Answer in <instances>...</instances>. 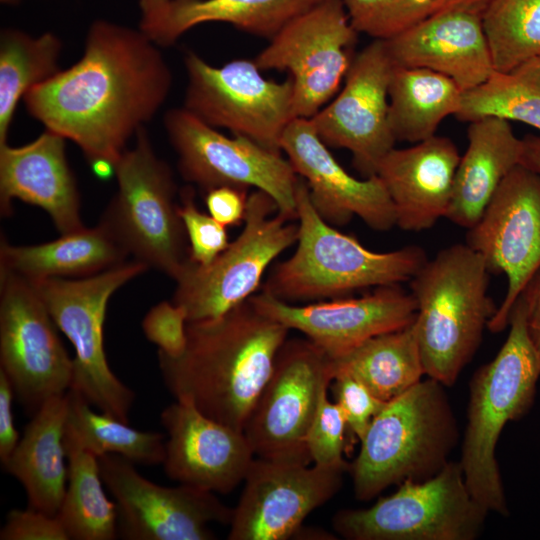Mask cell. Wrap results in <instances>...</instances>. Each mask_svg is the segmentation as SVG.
Here are the masks:
<instances>
[{
    "label": "cell",
    "instance_id": "47",
    "mask_svg": "<svg viewBox=\"0 0 540 540\" xmlns=\"http://www.w3.org/2000/svg\"><path fill=\"white\" fill-rule=\"evenodd\" d=\"M489 0H428L431 14L447 10H472L482 13Z\"/></svg>",
    "mask_w": 540,
    "mask_h": 540
},
{
    "label": "cell",
    "instance_id": "23",
    "mask_svg": "<svg viewBox=\"0 0 540 540\" xmlns=\"http://www.w3.org/2000/svg\"><path fill=\"white\" fill-rule=\"evenodd\" d=\"M384 41L394 66L440 73L463 92L483 83L495 70L477 11L433 13Z\"/></svg>",
    "mask_w": 540,
    "mask_h": 540
},
{
    "label": "cell",
    "instance_id": "9",
    "mask_svg": "<svg viewBox=\"0 0 540 540\" xmlns=\"http://www.w3.org/2000/svg\"><path fill=\"white\" fill-rule=\"evenodd\" d=\"M488 513L471 495L459 461H448L368 508L339 510L332 526L348 540H473Z\"/></svg>",
    "mask_w": 540,
    "mask_h": 540
},
{
    "label": "cell",
    "instance_id": "17",
    "mask_svg": "<svg viewBox=\"0 0 540 540\" xmlns=\"http://www.w3.org/2000/svg\"><path fill=\"white\" fill-rule=\"evenodd\" d=\"M104 486L118 513V533L128 540H211L210 523L230 524L233 508L213 492L180 484L161 486L117 454L98 457Z\"/></svg>",
    "mask_w": 540,
    "mask_h": 540
},
{
    "label": "cell",
    "instance_id": "20",
    "mask_svg": "<svg viewBox=\"0 0 540 540\" xmlns=\"http://www.w3.org/2000/svg\"><path fill=\"white\" fill-rule=\"evenodd\" d=\"M265 316L303 333L331 359L340 358L368 339L410 325L417 304L400 284L376 287L360 297L291 304L261 292L250 297Z\"/></svg>",
    "mask_w": 540,
    "mask_h": 540
},
{
    "label": "cell",
    "instance_id": "11",
    "mask_svg": "<svg viewBox=\"0 0 540 540\" xmlns=\"http://www.w3.org/2000/svg\"><path fill=\"white\" fill-rule=\"evenodd\" d=\"M184 108L213 128L229 130L281 152L283 134L295 118L291 79H266L254 59L214 66L194 52L184 57Z\"/></svg>",
    "mask_w": 540,
    "mask_h": 540
},
{
    "label": "cell",
    "instance_id": "21",
    "mask_svg": "<svg viewBox=\"0 0 540 540\" xmlns=\"http://www.w3.org/2000/svg\"><path fill=\"white\" fill-rule=\"evenodd\" d=\"M281 150L305 181L314 208L327 223L343 226L358 216L376 231L396 226L394 206L380 178L350 175L320 139L310 119L290 122Z\"/></svg>",
    "mask_w": 540,
    "mask_h": 540
},
{
    "label": "cell",
    "instance_id": "13",
    "mask_svg": "<svg viewBox=\"0 0 540 540\" xmlns=\"http://www.w3.org/2000/svg\"><path fill=\"white\" fill-rule=\"evenodd\" d=\"M358 32L342 0H323L287 23L254 58L261 71H287L295 118L311 119L340 90Z\"/></svg>",
    "mask_w": 540,
    "mask_h": 540
},
{
    "label": "cell",
    "instance_id": "49",
    "mask_svg": "<svg viewBox=\"0 0 540 540\" xmlns=\"http://www.w3.org/2000/svg\"><path fill=\"white\" fill-rule=\"evenodd\" d=\"M2 1L7 2V1H12V0H2Z\"/></svg>",
    "mask_w": 540,
    "mask_h": 540
},
{
    "label": "cell",
    "instance_id": "36",
    "mask_svg": "<svg viewBox=\"0 0 540 540\" xmlns=\"http://www.w3.org/2000/svg\"><path fill=\"white\" fill-rule=\"evenodd\" d=\"M481 19L496 71L540 58V0H489Z\"/></svg>",
    "mask_w": 540,
    "mask_h": 540
},
{
    "label": "cell",
    "instance_id": "43",
    "mask_svg": "<svg viewBox=\"0 0 540 540\" xmlns=\"http://www.w3.org/2000/svg\"><path fill=\"white\" fill-rule=\"evenodd\" d=\"M248 190L222 186L206 192L205 203L209 214L224 226L239 225L244 221Z\"/></svg>",
    "mask_w": 540,
    "mask_h": 540
},
{
    "label": "cell",
    "instance_id": "50",
    "mask_svg": "<svg viewBox=\"0 0 540 540\" xmlns=\"http://www.w3.org/2000/svg\"><path fill=\"white\" fill-rule=\"evenodd\" d=\"M538 59H539V62H540V58H538Z\"/></svg>",
    "mask_w": 540,
    "mask_h": 540
},
{
    "label": "cell",
    "instance_id": "45",
    "mask_svg": "<svg viewBox=\"0 0 540 540\" xmlns=\"http://www.w3.org/2000/svg\"><path fill=\"white\" fill-rule=\"evenodd\" d=\"M519 296L525 306L527 331L540 360V267Z\"/></svg>",
    "mask_w": 540,
    "mask_h": 540
},
{
    "label": "cell",
    "instance_id": "34",
    "mask_svg": "<svg viewBox=\"0 0 540 540\" xmlns=\"http://www.w3.org/2000/svg\"><path fill=\"white\" fill-rule=\"evenodd\" d=\"M65 433L83 449L100 457L117 454L134 464H162L165 442L161 433L130 427L104 412L97 413L76 391L69 389Z\"/></svg>",
    "mask_w": 540,
    "mask_h": 540
},
{
    "label": "cell",
    "instance_id": "29",
    "mask_svg": "<svg viewBox=\"0 0 540 540\" xmlns=\"http://www.w3.org/2000/svg\"><path fill=\"white\" fill-rule=\"evenodd\" d=\"M323 0H171L147 33L158 46L208 22L228 23L254 36L274 37L287 23Z\"/></svg>",
    "mask_w": 540,
    "mask_h": 540
},
{
    "label": "cell",
    "instance_id": "46",
    "mask_svg": "<svg viewBox=\"0 0 540 540\" xmlns=\"http://www.w3.org/2000/svg\"><path fill=\"white\" fill-rule=\"evenodd\" d=\"M171 0H139L140 29L146 33L160 20Z\"/></svg>",
    "mask_w": 540,
    "mask_h": 540
},
{
    "label": "cell",
    "instance_id": "15",
    "mask_svg": "<svg viewBox=\"0 0 540 540\" xmlns=\"http://www.w3.org/2000/svg\"><path fill=\"white\" fill-rule=\"evenodd\" d=\"M34 285L0 269V370L33 414L71 388L74 360Z\"/></svg>",
    "mask_w": 540,
    "mask_h": 540
},
{
    "label": "cell",
    "instance_id": "39",
    "mask_svg": "<svg viewBox=\"0 0 540 540\" xmlns=\"http://www.w3.org/2000/svg\"><path fill=\"white\" fill-rule=\"evenodd\" d=\"M179 196L178 212L187 235L190 260L201 266L208 265L229 244L226 226L197 207L191 186L181 189Z\"/></svg>",
    "mask_w": 540,
    "mask_h": 540
},
{
    "label": "cell",
    "instance_id": "5",
    "mask_svg": "<svg viewBox=\"0 0 540 540\" xmlns=\"http://www.w3.org/2000/svg\"><path fill=\"white\" fill-rule=\"evenodd\" d=\"M509 334L497 355L470 382L467 426L459 460L473 498L489 512L509 514L496 460L499 436L509 421L531 408L540 360L530 340L525 306L519 296L510 312Z\"/></svg>",
    "mask_w": 540,
    "mask_h": 540
},
{
    "label": "cell",
    "instance_id": "4",
    "mask_svg": "<svg viewBox=\"0 0 540 540\" xmlns=\"http://www.w3.org/2000/svg\"><path fill=\"white\" fill-rule=\"evenodd\" d=\"M489 270L466 243L427 260L410 282L424 373L451 386L472 359L497 308L488 296Z\"/></svg>",
    "mask_w": 540,
    "mask_h": 540
},
{
    "label": "cell",
    "instance_id": "35",
    "mask_svg": "<svg viewBox=\"0 0 540 540\" xmlns=\"http://www.w3.org/2000/svg\"><path fill=\"white\" fill-rule=\"evenodd\" d=\"M455 117L472 122L483 118L518 121L540 131V62L533 59L513 70L493 73L464 91Z\"/></svg>",
    "mask_w": 540,
    "mask_h": 540
},
{
    "label": "cell",
    "instance_id": "8",
    "mask_svg": "<svg viewBox=\"0 0 540 540\" xmlns=\"http://www.w3.org/2000/svg\"><path fill=\"white\" fill-rule=\"evenodd\" d=\"M149 267L135 259L84 278L31 282L58 329L75 350L72 390L91 406L128 423L135 395L112 372L104 349L103 325L112 294Z\"/></svg>",
    "mask_w": 540,
    "mask_h": 540
},
{
    "label": "cell",
    "instance_id": "48",
    "mask_svg": "<svg viewBox=\"0 0 540 540\" xmlns=\"http://www.w3.org/2000/svg\"><path fill=\"white\" fill-rule=\"evenodd\" d=\"M522 140L521 164L540 174V136L528 135Z\"/></svg>",
    "mask_w": 540,
    "mask_h": 540
},
{
    "label": "cell",
    "instance_id": "10",
    "mask_svg": "<svg viewBox=\"0 0 540 540\" xmlns=\"http://www.w3.org/2000/svg\"><path fill=\"white\" fill-rule=\"evenodd\" d=\"M244 227L211 263L189 260L177 278L172 302L183 307L187 322L219 317L248 300L269 265L297 242L298 223L278 212L266 192L248 196Z\"/></svg>",
    "mask_w": 540,
    "mask_h": 540
},
{
    "label": "cell",
    "instance_id": "1",
    "mask_svg": "<svg viewBox=\"0 0 540 540\" xmlns=\"http://www.w3.org/2000/svg\"><path fill=\"white\" fill-rule=\"evenodd\" d=\"M158 45L140 28L95 20L82 57L24 96L27 112L75 143L91 164L116 166L127 143L158 112L172 87Z\"/></svg>",
    "mask_w": 540,
    "mask_h": 540
},
{
    "label": "cell",
    "instance_id": "7",
    "mask_svg": "<svg viewBox=\"0 0 540 540\" xmlns=\"http://www.w3.org/2000/svg\"><path fill=\"white\" fill-rule=\"evenodd\" d=\"M115 166L118 189L100 218L133 259L173 280L190 260L188 239L176 202L177 186L145 127Z\"/></svg>",
    "mask_w": 540,
    "mask_h": 540
},
{
    "label": "cell",
    "instance_id": "2",
    "mask_svg": "<svg viewBox=\"0 0 540 540\" xmlns=\"http://www.w3.org/2000/svg\"><path fill=\"white\" fill-rule=\"evenodd\" d=\"M289 331L250 298L219 317L187 322L182 354L157 351L163 383L176 400L243 432Z\"/></svg>",
    "mask_w": 540,
    "mask_h": 540
},
{
    "label": "cell",
    "instance_id": "19",
    "mask_svg": "<svg viewBox=\"0 0 540 540\" xmlns=\"http://www.w3.org/2000/svg\"><path fill=\"white\" fill-rule=\"evenodd\" d=\"M394 64L384 40L355 54L338 93L310 120L328 146L352 153L366 177L376 174L396 142L389 122V84Z\"/></svg>",
    "mask_w": 540,
    "mask_h": 540
},
{
    "label": "cell",
    "instance_id": "14",
    "mask_svg": "<svg viewBox=\"0 0 540 540\" xmlns=\"http://www.w3.org/2000/svg\"><path fill=\"white\" fill-rule=\"evenodd\" d=\"M333 375V359L309 339L283 343L243 429L255 457L312 462L306 436Z\"/></svg>",
    "mask_w": 540,
    "mask_h": 540
},
{
    "label": "cell",
    "instance_id": "24",
    "mask_svg": "<svg viewBox=\"0 0 540 540\" xmlns=\"http://www.w3.org/2000/svg\"><path fill=\"white\" fill-rule=\"evenodd\" d=\"M65 138L45 129L32 142L0 146V209L12 214V201L22 200L46 211L61 235L85 226L80 196L65 153Z\"/></svg>",
    "mask_w": 540,
    "mask_h": 540
},
{
    "label": "cell",
    "instance_id": "16",
    "mask_svg": "<svg viewBox=\"0 0 540 540\" xmlns=\"http://www.w3.org/2000/svg\"><path fill=\"white\" fill-rule=\"evenodd\" d=\"M467 230L466 244L482 257L489 272L507 277L505 297L487 326L500 332L540 267V174L522 164L514 167Z\"/></svg>",
    "mask_w": 540,
    "mask_h": 540
},
{
    "label": "cell",
    "instance_id": "38",
    "mask_svg": "<svg viewBox=\"0 0 540 540\" xmlns=\"http://www.w3.org/2000/svg\"><path fill=\"white\" fill-rule=\"evenodd\" d=\"M325 390L306 436V447L313 464L344 468L350 464L343 459L347 423L342 410L328 398Z\"/></svg>",
    "mask_w": 540,
    "mask_h": 540
},
{
    "label": "cell",
    "instance_id": "6",
    "mask_svg": "<svg viewBox=\"0 0 540 540\" xmlns=\"http://www.w3.org/2000/svg\"><path fill=\"white\" fill-rule=\"evenodd\" d=\"M457 438L444 385L419 381L387 402L360 440L349 468L355 497L368 501L391 485L432 477L449 461Z\"/></svg>",
    "mask_w": 540,
    "mask_h": 540
},
{
    "label": "cell",
    "instance_id": "26",
    "mask_svg": "<svg viewBox=\"0 0 540 540\" xmlns=\"http://www.w3.org/2000/svg\"><path fill=\"white\" fill-rule=\"evenodd\" d=\"M468 146L456 170L445 218L469 229L482 215L510 171L521 164L523 140L508 121L483 118L469 122Z\"/></svg>",
    "mask_w": 540,
    "mask_h": 540
},
{
    "label": "cell",
    "instance_id": "31",
    "mask_svg": "<svg viewBox=\"0 0 540 540\" xmlns=\"http://www.w3.org/2000/svg\"><path fill=\"white\" fill-rule=\"evenodd\" d=\"M335 372L349 374L384 402L400 396L425 375L414 321L402 329L374 336L334 359Z\"/></svg>",
    "mask_w": 540,
    "mask_h": 540
},
{
    "label": "cell",
    "instance_id": "18",
    "mask_svg": "<svg viewBox=\"0 0 540 540\" xmlns=\"http://www.w3.org/2000/svg\"><path fill=\"white\" fill-rule=\"evenodd\" d=\"M344 468L255 457L233 508L229 540H286L341 489Z\"/></svg>",
    "mask_w": 540,
    "mask_h": 540
},
{
    "label": "cell",
    "instance_id": "42",
    "mask_svg": "<svg viewBox=\"0 0 540 540\" xmlns=\"http://www.w3.org/2000/svg\"><path fill=\"white\" fill-rule=\"evenodd\" d=\"M1 540H69L57 516L27 508L8 512Z\"/></svg>",
    "mask_w": 540,
    "mask_h": 540
},
{
    "label": "cell",
    "instance_id": "25",
    "mask_svg": "<svg viewBox=\"0 0 540 540\" xmlns=\"http://www.w3.org/2000/svg\"><path fill=\"white\" fill-rule=\"evenodd\" d=\"M459 161L456 145L436 135L383 157L375 175L393 203L396 226L419 232L445 217Z\"/></svg>",
    "mask_w": 540,
    "mask_h": 540
},
{
    "label": "cell",
    "instance_id": "40",
    "mask_svg": "<svg viewBox=\"0 0 540 540\" xmlns=\"http://www.w3.org/2000/svg\"><path fill=\"white\" fill-rule=\"evenodd\" d=\"M329 389L343 412L347 428L360 441L387 402L375 397L360 381L344 372L334 373Z\"/></svg>",
    "mask_w": 540,
    "mask_h": 540
},
{
    "label": "cell",
    "instance_id": "33",
    "mask_svg": "<svg viewBox=\"0 0 540 540\" xmlns=\"http://www.w3.org/2000/svg\"><path fill=\"white\" fill-rule=\"evenodd\" d=\"M62 42L46 32L33 37L17 29L0 35V146L7 143L10 125L19 100L61 69L58 60Z\"/></svg>",
    "mask_w": 540,
    "mask_h": 540
},
{
    "label": "cell",
    "instance_id": "22",
    "mask_svg": "<svg viewBox=\"0 0 540 540\" xmlns=\"http://www.w3.org/2000/svg\"><path fill=\"white\" fill-rule=\"evenodd\" d=\"M166 475L184 485L227 494L244 481L255 454L242 431L201 413L188 401L163 409Z\"/></svg>",
    "mask_w": 540,
    "mask_h": 540
},
{
    "label": "cell",
    "instance_id": "32",
    "mask_svg": "<svg viewBox=\"0 0 540 540\" xmlns=\"http://www.w3.org/2000/svg\"><path fill=\"white\" fill-rule=\"evenodd\" d=\"M68 478L57 513L69 540H113L118 533V513L108 499L98 457L64 434Z\"/></svg>",
    "mask_w": 540,
    "mask_h": 540
},
{
    "label": "cell",
    "instance_id": "41",
    "mask_svg": "<svg viewBox=\"0 0 540 540\" xmlns=\"http://www.w3.org/2000/svg\"><path fill=\"white\" fill-rule=\"evenodd\" d=\"M187 314L183 307L163 301L152 307L142 321L146 338L157 345L158 352L177 357L187 343Z\"/></svg>",
    "mask_w": 540,
    "mask_h": 540
},
{
    "label": "cell",
    "instance_id": "44",
    "mask_svg": "<svg viewBox=\"0 0 540 540\" xmlns=\"http://www.w3.org/2000/svg\"><path fill=\"white\" fill-rule=\"evenodd\" d=\"M15 392L6 376L0 370V460L5 463L19 442V433L15 428L13 400Z\"/></svg>",
    "mask_w": 540,
    "mask_h": 540
},
{
    "label": "cell",
    "instance_id": "37",
    "mask_svg": "<svg viewBox=\"0 0 540 540\" xmlns=\"http://www.w3.org/2000/svg\"><path fill=\"white\" fill-rule=\"evenodd\" d=\"M358 33L386 40L431 15L428 0H342Z\"/></svg>",
    "mask_w": 540,
    "mask_h": 540
},
{
    "label": "cell",
    "instance_id": "28",
    "mask_svg": "<svg viewBox=\"0 0 540 540\" xmlns=\"http://www.w3.org/2000/svg\"><path fill=\"white\" fill-rule=\"evenodd\" d=\"M128 256L99 221L93 228L85 227L41 244L16 246L2 238L0 269L30 282L47 278H84L119 265L127 261Z\"/></svg>",
    "mask_w": 540,
    "mask_h": 540
},
{
    "label": "cell",
    "instance_id": "27",
    "mask_svg": "<svg viewBox=\"0 0 540 540\" xmlns=\"http://www.w3.org/2000/svg\"><path fill=\"white\" fill-rule=\"evenodd\" d=\"M67 393L47 400L25 427L16 448L2 464L23 486L28 507L56 516L68 478L65 463Z\"/></svg>",
    "mask_w": 540,
    "mask_h": 540
},
{
    "label": "cell",
    "instance_id": "3",
    "mask_svg": "<svg viewBox=\"0 0 540 540\" xmlns=\"http://www.w3.org/2000/svg\"><path fill=\"white\" fill-rule=\"evenodd\" d=\"M297 248L278 263L263 291L281 301L305 304L348 295L369 287L410 281L428 260L415 245L374 252L327 223L316 211L305 181L296 188Z\"/></svg>",
    "mask_w": 540,
    "mask_h": 540
},
{
    "label": "cell",
    "instance_id": "12",
    "mask_svg": "<svg viewBox=\"0 0 540 540\" xmlns=\"http://www.w3.org/2000/svg\"><path fill=\"white\" fill-rule=\"evenodd\" d=\"M164 127L187 182L205 193L222 186L262 190L275 201L278 212L297 220L300 177L281 152L242 136L228 137L184 107L168 110Z\"/></svg>",
    "mask_w": 540,
    "mask_h": 540
},
{
    "label": "cell",
    "instance_id": "30",
    "mask_svg": "<svg viewBox=\"0 0 540 540\" xmlns=\"http://www.w3.org/2000/svg\"><path fill=\"white\" fill-rule=\"evenodd\" d=\"M463 91L450 78L424 68L394 66L389 84V122L396 141L418 143L435 135L459 110Z\"/></svg>",
    "mask_w": 540,
    "mask_h": 540
}]
</instances>
